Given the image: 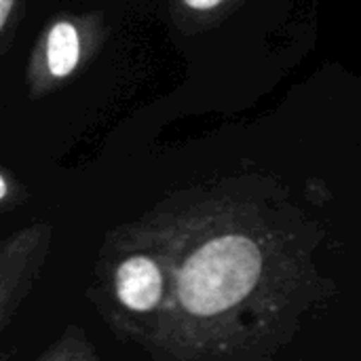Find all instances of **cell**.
<instances>
[{"label": "cell", "instance_id": "6da1fadb", "mask_svg": "<svg viewBox=\"0 0 361 361\" xmlns=\"http://www.w3.org/2000/svg\"><path fill=\"white\" fill-rule=\"evenodd\" d=\"M173 294L148 349L159 361H264L322 277L305 258L224 231L171 252Z\"/></svg>", "mask_w": 361, "mask_h": 361}, {"label": "cell", "instance_id": "7a4b0ae2", "mask_svg": "<svg viewBox=\"0 0 361 361\" xmlns=\"http://www.w3.org/2000/svg\"><path fill=\"white\" fill-rule=\"evenodd\" d=\"M99 309L110 326L148 347L173 294V258L163 250H131L97 271Z\"/></svg>", "mask_w": 361, "mask_h": 361}, {"label": "cell", "instance_id": "3957f363", "mask_svg": "<svg viewBox=\"0 0 361 361\" xmlns=\"http://www.w3.org/2000/svg\"><path fill=\"white\" fill-rule=\"evenodd\" d=\"M47 59L55 76H68L78 61V34L72 23L59 21L53 25L47 40Z\"/></svg>", "mask_w": 361, "mask_h": 361}, {"label": "cell", "instance_id": "277c9868", "mask_svg": "<svg viewBox=\"0 0 361 361\" xmlns=\"http://www.w3.org/2000/svg\"><path fill=\"white\" fill-rule=\"evenodd\" d=\"M38 361H99L93 345L76 328L66 332Z\"/></svg>", "mask_w": 361, "mask_h": 361}, {"label": "cell", "instance_id": "5b68a950", "mask_svg": "<svg viewBox=\"0 0 361 361\" xmlns=\"http://www.w3.org/2000/svg\"><path fill=\"white\" fill-rule=\"evenodd\" d=\"M11 6H13V0H0V27H4V23L8 19Z\"/></svg>", "mask_w": 361, "mask_h": 361}, {"label": "cell", "instance_id": "8992f818", "mask_svg": "<svg viewBox=\"0 0 361 361\" xmlns=\"http://www.w3.org/2000/svg\"><path fill=\"white\" fill-rule=\"evenodd\" d=\"M220 0H186L188 6L192 8H209V6H216Z\"/></svg>", "mask_w": 361, "mask_h": 361}]
</instances>
